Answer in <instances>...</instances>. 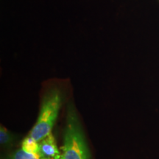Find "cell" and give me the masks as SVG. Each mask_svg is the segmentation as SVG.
<instances>
[{"mask_svg":"<svg viewBox=\"0 0 159 159\" xmlns=\"http://www.w3.org/2000/svg\"><path fill=\"white\" fill-rule=\"evenodd\" d=\"M5 159H41V156L40 155L29 153L21 148L12 152Z\"/></svg>","mask_w":159,"mask_h":159,"instance_id":"cell-5","label":"cell"},{"mask_svg":"<svg viewBox=\"0 0 159 159\" xmlns=\"http://www.w3.org/2000/svg\"><path fill=\"white\" fill-rule=\"evenodd\" d=\"M21 148L29 153L40 155L39 142L30 136L26 137L22 141Z\"/></svg>","mask_w":159,"mask_h":159,"instance_id":"cell-4","label":"cell"},{"mask_svg":"<svg viewBox=\"0 0 159 159\" xmlns=\"http://www.w3.org/2000/svg\"><path fill=\"white\" fill-rule=\"evenodd\" d=\"M63 159H91L82 125L73 103H69L63 131Z\"/></svg>","mask_w":159,"mask_h":159,"instance_id":"cell-1","label":"cell"},{"mask_svg":"<svg viewBox=\"0 0 159 159\" xmlns=\"http://www.w3.org/2000/svg\"><path fill=\"white\" fill-rule=\"evenodd\" d=\"M41 159H63V157L62 154L61 153L54 157H47V158H42V157H41Z\"/></svg>","mask_w":159,"mask_h":159,"instance_id":"cell-7","label":"cell"},{"mask_svg":"<svg viewBox=\"0 0 159 159\" xmlns=\"http://www.w3.org/2000/svg\"><path fill=\"white\" fill-rule=\"evenodd\" d=\"M62 101V91L57 87H53L46 92L39 116L30 133V136L40 142L52 134V130L58 116Z\"/></svg>","mask_w":159,"mask_h":159,"instance_id":"cell-2","label":"cell"},{"mask_svg":"<svg viewBox=\"0 0 159 159\" xmlns=\"http://www.w3.org/2000/svg\"><path fill=\"white\" fill-rule=\"evenodd\" d=\"M40 156L42 158L54 157L61 154L57 148L55 137L50 134L39 142Z\"/></svg>","mask_w":159,"mask_h":159,"instance_id":"cell-3","label":"cell"},{"mask_svg":"<svg viewBox=\"0 0 159 159\" xmlns=\"http://www.w3.org/2000/svg\"><path fill=\"white\" fill-rule=\"evenodd\" d=\"M14 142V136L5 127L0 128V143L2 146L7 147L13 144Z\"/></svg>","mask_w":159,"mask_h":159,"instance_id":"cell-6","label":"cell"}]
</instances>
